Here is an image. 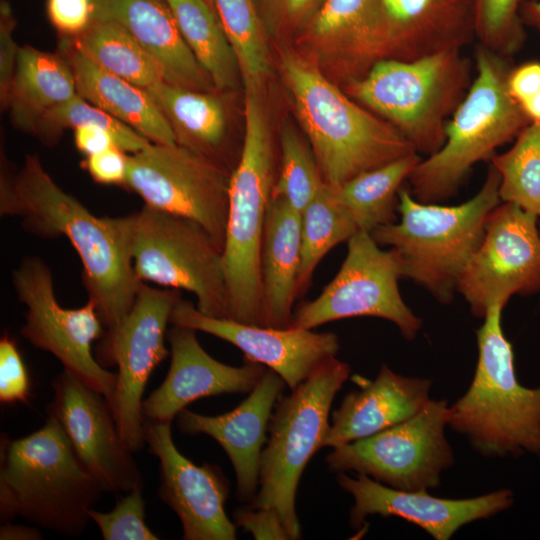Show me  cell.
Segmentation results:
<instances>
[{"instance_id":"6da1fadb","label":"cell","mask_w":540,"mask_h":540,"mask_svg":"<svg viewBox=\"0 0 540 540\" xmlns=\"http://www.w3.org/2000/svg\"><path fill=\"white\" fill-rule=\"evenodd\" d=\"M0 214L22 218L23 228L40 237H66L80 257L83 285L106 333L121 324L142 282L131 257L132 214L95 216L30 154L16 174L2 173Z\"/></svg>"},{"instance_id":"7a4b0ae2","label":"cell","mask_w":540,"mask_h":540,"mask_svg":"<svg viewBox=\"0 0 540 540\" xmlns=\"http://www.w3.org/2000/svg\"><path fill=\"white\" fill-rule=\"evenodd\" d=\"M280 63L328 187L338 188L363 172L416 153L393 125L341 91L309 60L285 48Z\"/></svg>"},{"instance_id":"3957f363","label":"cell","mask_w":540,"mask_h":540,"mask_svg":"<svg viewBox=\"0 0 540 540\" xmlns=\"http://www.w3.org/2000/svg\"><path fill=\"white\" fill-rule=\"evenodd\" d=\"M0 515H20L69 536H79L103 489L78 459L56 418L28 436L1 440Z\"/></svg>"},{"instance_id":"277c9868","label":"cell","mask_w":540,"mask_h":540,"mask_svg":"<svg viewBox=\"0 0 540 540\" xmlns=\"http://www.w3.org/2000/svg\"><path fill=\"white\" fill-rule=\"evenodd\" d=\"M475 75L445 126V142L421 159L408 177L410 192L423 203L454 196L472 167L490 160L531 123L508 91L510 58L477 45Z\"/></svg>"},{"instance_id":"5b68a950","label":"cell","mask_w":540,"mask_h":540,"mask_svg":"<svg viewBox=\"0 0 540 540\" xmlns=\"http://www.w3.org/2000/svg\"><path fill=\"white\" fill-rule=\"evenodd\" d=\"M244 86V138L230 177L224 241L227 319L262 326L260 254L277 173L262 85L246 82Z\"/></svg>"},{"instance_id":"8992f818","label":"cell","mask_w":540,"mask_h":540,"mask_svg":"<svg viewBox=\"0 0 540 540\" xmlns=\"http://www.w3.org/2000/svg\"><path fill=\"white\" fill-rule=\"evenodd\" d=\"M500 176L490 164L479 191L467 201L443 206L423 203L407 189L398 194L399 221L375 228L380 246L400 254L403 278L424 288L440 303L452 301L459 277L477 250L489 213L501 202Z\"/></svg>"},{"instance_id":"52a82bcc","label":"cell","mask_w":540,"mask_h":540,"mask_svg":"<svg viewBox=\"0 0 540 540\" xmlns=\"http://www.w3.org/2000/svg\"><path fill=\"white\" fill-rule=\"evenodd\" d=\"M502 311L500 305L490 307L476 331L475 373L465 394L449 407L448 426L484 456L540 454V387L517 380Z\"/></svg>"},{"instance_id":"ba28073f","label":"cell","mask_w":540,"mask_h":540,"mask_svg":"<svg viewBox=\"0 0 540 540\" xmlns=\"http://www.w3.org/2000/svg\"><path fill=\"white\" fill-rule=\"evenodd\" d=\"M472 61L461 49L416 60L381 59L346 93L393 125L417 154L429 156L445 142V126L473 81Z\"/></svg>"},{"instance_id":"9c48e42d","label":"cell","mask_w":540,"mask_h":540,"mask_svg":"<svg viewBox=\"0 0 540 540\" xmlns=\"http://www.w3.org/2000/svg\"><path fill=\"white\" fill-rule=\"evenodd\" d=\"M350 366L335 356L319 365L300 385L280 397L272 412L263 448L259 486L252 508H273L291 540L302 537L295 498L300 477L323 447L333 399L349 378Z\"/></svg>"},{"instance_id":"30bf717a","label":"cell","mask_w":540,"mask_h":540,"mask_svg":"<svg viewBox=\"0 0 540 540\" xmlns=\"http://www.w3.org/2000/svg\"><path fill=\"white\" fill-rule=\"evenodd\" d=\"M136 277L196 297L202 313L227 318L224 248L199 223L148 206L132 213Z\"/></svg>"},{"instance_id":"8fae6325","label":"cell","mask_w":540,"mask_h":540,"mask_svg":"<svg viewBox=\"0 0 540 540\" xmlns=\"http://www.w3.org/2000/svg\"><path fill=\"white\" fill-rule=\"evenodd\" d=\"M449 406L429 400L415 415L374 435L333 448L329 471H355L389 487L417 491L439 486L441 473L454 463L445 437Z\"/></svg>"},{"instance_id":"7c38bea8","label":"cell","mask_w":540,"mask_h":540,"mask_svg":"<svg viewBox=\"0 0 540 540\" xmlns=\"http://www.w3.org/2000/svg\"><path fill=\"white\" fill-rule=\"evenodd\" d=\"M400 254L382 249L370 232L358 231L347 241L346 257L320 295L301 305L289 327L312 330L328 322L377 317L394 323L407 340L416 337L422 319L404 302Z\"/></svg>"},{"instance_id":"4fadbf2b","label":"cell","mask_w":540,"mask_h":540,"mask_svg":"<svg viewBox=\"0 0 540 540\" xmlns=\"http://www.w3.org/2000/svg\"><path fill=\"white\" fill-rule=\"evenodd\" d=\"M180 299L178 289L141 282L130 312L96 347V359L103 367H118L115 390L107 401L132 452L145 444L142 397L151 373L170 353L165 346L166 327Z\"/></svg>"},{"instance_id":"5bb4252c","label":"cell","mask_w":540,"mask_h":540,"mask_svg":"<svg viewBox=\"0 0 540 540\" xmlns=\"http://www.w3.org/2000/svg\"><path fill=\"white\" fill-rule=\"evenodd\" d=\"M231 171L179 144L151 143L128 157L124 185L145 205L202 225L224 248Z\"/></svg>"},{"instance_id":"9a60e30c","label":"cell","mask_w":540,"mask_h":540,"mask_svg":"<svg viewBox=\"0 0 540 540\" xmlns=\"http://www.w3.org/2000/svg\"><path fill=\"white\" fill-rule=\"evenodd\" d=\"M12 282L27 309L22 336L109 400L117 373L105 369L92 354V343L106 333L95 303L88 299L80 308H63L55 296L52 272L39 257L22 259L12 272Z\"/></svg>"},{"instance_id":"2e32d148","label":"cell","mask_w":540,"mask_h":540,"mask_svg":"<svg viewBox=\"0 0 540 540\" xmlns=\"http://www.w3.org/2000/svg\"><path fill=\"white\" fill-rule=\"evenodd\" d=\"M540 218L508 202L488 215L483 238L456 291L471 313L484 318L495 305L504 308L514 295L540 292Z\"/></svg>"},{"instance_id":"e0dca14e","label":"cell","mask_w":540,"mask_h":540,"mask_svg":"<svg viewBox=\"0 0 540 540\" xmlns=\"http://www.w3.org/2000/svg\"><path fill=\"white\" fill-rule=\"evenodd\" d=\"M48 416L57 419L85 469L103 491L143 487L142 473L124 442L104 395L64 369L51 384Z\"/></svg>"},{"instance_id":"ac0fdd59","label":"cell","mask_w":540,"mask_h":540,"mask_svg":"<svg viewBox=\"0 0 540 540\" xmlns=\"http://www.w3.org/2000/svg\"><path fill=\"white\" fill-rule=\"evenodd\" d=\"M145 443L160 462L158 495L178 516L184 540H234L237 526L225 502L229 482L220 467L198 466L174 444L171 422L145 420Z\"/></svg>"},{"instance_id":"d6986e66","label":"cell","mask_w":540,"mask_h":540,"mask_svg":"<svg viewBox=\"0 0 540 540\" xmlns=\"http://www.w3.org/2000/svg\"><path fill=\"white\" fill-rule=\"evenodd\" d=\"M170 323L231 343L243 352L247 361L278 373L290 390L300 385L324 361L336 356L340 348L338 337L332 332L274 328L215 318L182 298L172 311Z\"/></svg>"},{"instance_id":"ffe728a7","label":"cell","mask_w":540,"mask_h":540,"mask_svg":"<svg viewBox=\"0 0 540 540\" xmlns=\"http://www.w3.org/2000/svg\"><path fill=\"white\" fill-rule=\"evenodd\" d=\"M337 482L353 496L350 511L353 529L360 530L370 515L396 516L419 526L435 540H449L462 526L490 518L513 504L509 489L473 498L446 499L430 495L428 490L395 489L364 474L352 478L339 473Z\"/></svg>"},{"instance_id":"44dd1931","label":"cell","mask_w":540,"mask_h":540,"mask_svg":"<svg viewBox=\"0 0 540 540\" xmlns=\"http://www.w3.org/2000/svg\"><path fill=\"white\" fill-rule=\"evenodd\" d=\"M170 367L162 384L143 401L144 420L172 422L198 399L230 393H250L266 372L262 364L247 361L240 367L211 357L200 345L196 331L174 326L166 334Z\"/></svg>"},{"instance_id":"7402d4cb","label":"cell","mask_w":540,"mask_h":540,"mask_svg":"<svg viewBox=\"0 0 540 540\" xmlns=\"http://www.w3.org/2000/svg\"><path fill=\"white\" fill-rule=\"evenodd\" d=\"M286 383L267 368L248 397L230 412L209 416L183 409L177 415V427L186 434L212 437L228 455L236 476V498L249 501L259 486L263 445L275 404Z\"/></svg>"},{"instance_id":"603a6c76","label":"cell","mask_w":540,"mask_h":540,"mask_svg":"<svg viewBox=\"0 0 540 540\" xmlns=\"http://www.w3.org/2000/svg\"><path fill=\"white\" fill-rule=\"evenodd\" d=\"M301 34L347 82L360 78L384 58L379 0H324Z\"/></svg>"},{"instance_id":"cb8c5ba5","label":"cell","mask_w":540,"mask_h":540,"mask_svg":"<svg viewBox=\"0 0 540 540\" xmlns=\"http://www.w3.org/2000/svg\"><path fill=\"white\" fill-rule=\"evenodd\" d=\"M383 59L410 61L461 49L474 35L473 0H379Z\"/></svg>"},{"instance_id":"d4e9b609","label":"cell","mask_w":540,"mask_h":540,"mask_svg":"<svg viewBox=\"0 0 540 540\" xmlns=\"http://www.w3.org/2000/svg\"><path fill=\"white\" fill-rule=\"evenodd\" d=\"M431 381L395 373L383 364L377 377L348 393L332 413L323 447L374 435L418 413L430 400Z\"/></svg>"},{"instance_id":"484cf974","label":"cell","mask_w":540,"mask_h":540,"mask_svg":"<svg viewBox=\"0 0 540 540\" xmlns=\"http://www.w3.org/2000/svg\"><path fill=\"white\" fill-rule=\"evenodd\" d=\"M102 19L123 25L158 65L165 82L204 92L213 86L166 0H101L94 20Z\"/></svg>"},{"instance_id":"4316f807","label":"cell","mask_w":540,"mask_h":540,"mask_svg":"<svg viewBox=\"0 0 540 540\" xmlns=\"http://www.w3.org/2000/svg\"><path fill=\"white\" fill-rule=\"evenodd\" d=\"M301 213L271 197L260 254L262 325L289 327L301 266Z\"/></svg>"},{"instance_id":"83f0119b","label":"cell","mask_w":540,"mask_h":540,"mask_svg":"<svg viewBox=\"0 0 540 540\" xmlns=\"http://www.w3.org/2000/svg\"><path fill=\"white\" fill-rule=\"evenodd\" d=\"M62 50L72 69L79 96L152 143L177 144L169 121L145 88L97 66L71 40L62 42Z\"/></svg>"},{"instance_id":"f1b7e54d","label":"cell","mask_w":540,"mask_h":540,"mask_svg":"<svg viewBox=\"0 0 540 540\" xmlns=\"http://www.w3.org/2000/svg\"><path fill=\"white\" fill-rule=\"evenodd\" d=\"M77 94L72 69L57 54L19 47L8 107L14 125L35 132L52 109Z\"/></svg>"},{"instance_id":"f546056e","label":"cell","mask_w":540,"mask_h":540,"mask_svg":"<svg viewBox=\"0 0 540 540\" xmlns=\"http://www.w3.org/2000/svg\"><path fill=\"white\" fill-rule=\"evenodd\" d=\"M145 89L169 121L177 144L221 165L218 154L226 134V113L221 99L209 92L165 81Z\"/></svg>"},{"instance_id":"4dcf8cb0","label":"cell","mask_w":540,"mask_h":540,"mask_svg":"<svg viewBox=\"0 0 540 540\" xmlns=\"http://www.w3.org/2000/svg\"><path fill=\"white\" fill-rule=\"evenodd\" d=\"M182 36L218 90L233 89L241 77L234 49L215 10L204 0H166Z\"/></svg>"},{"instance_id":"1f68e13d","label":"cell","mask_w":540,"mask_h":540,"mask_svg":"<svg viewBox=\"0 0 540 540\" xmlns=\"http://www.w3.org/2000/svg\"><path fill=\"white\" fill-rule=\"evenodd\" d=\"M421 160L413 153L363 172L338 188L335 198L351 213L360 231L393 223L398 213V194L404 181Z\"/></svg>"},{"instance_id":"d6a6232c","label":"cell","mask_w":540,"mask_h":540,"mask_svg":"<svg viewBox=\"0 0 540 540\" xmlns=\"http://www.w3.org/2000/svg\"><path fill=\"white\" fill-rule=\"evenodd\" d=\"M71 42L97 66L139 87L164 81L152 57L117 21L93 20Z\"/></svg>"},{"instance_id":"836d02e7","label":"cell","mask_w":540,"mask_h":540,"mask_svg":"<svg viewBox=\"0 0 540 540\" xmlns=\"http://www.w3.org/2000/svg\"><path fill=\"white\" fill-rule=\"evenodd\" d=\"M359 227L351 213L323 184L313 201L301 212V266L297 296L308 289L313 272L322 258L337 244L348 241Z\"/></svg>"},{"instance_id":"e575fe53","label":"cell","mask_w":540,"mask_h":540,"mask_svg":"<svg viewBox=\"0 0 540 540\" xmlns=\"http://www.w3.org/2000/svg\"><path fill=\"white\" fill-rule=\"evenodd\" d=\"M490 164L500 176L501 202L513 203L540 218V123H529Z\"/></svg>"},{"instance_id":"d590c367","label":"cell","mask_w":540,"mask_h":540,"mask_svg":"<svg viewBox=\"0 0 540 540\" xmlns=\"http://www.w3.org/2000/svg\"><path fill=\"white\" fill-rule=\"evenodd\" d=\"M236 54L243 82L263 84L270 71L267 31L255 0H213Z\"/></svg>"},{"instance_id":"8d00e7d4","label":"cell","mask_w":540,"mask_h":540,"mask_svg":"<svg viewBox=\"0 0 540 540\" xmlns=\"http://www.w3.org/2000/svg\"><path fill=\"white\" fill-rule=\"evenodd\" d=\"M323 184L309 143L293 127L284 126L280 134V164L271 197L285 200L301 213Z\"/></svg>"},{"instance_id":"74e56055","label":"cell","mask_w":540,"mask_h":540,"mask_svg":"<svg viewBox=\"0 0 540 540\" xmlns=\"http://www.w3.org/2000/svg\"><path fill=\"white\" fill-rule=\"evenodd\" d=\"M95 124L107 130L115 145L126 153H136L152 142L102 109L76 94L68 101L49 111L39 122L35 134L52 144L66 128Z\"/></svg>"},{"instance_id":"f35d334b","label":"cell","mask_w":540,"mask_h":540,"mask_svg":"<svg viewBox=\"0 0 540 540\" xmlns=\"http://www.w3.org/2000/svg\"><path fill=\"white\" fill-rule=\"evenodd\" d=\"M530 0H473L474 35L478 44L510 58L524 44L526 33L520 16Z\"/></svg>"},{"instance_id":"ab89813d","label":"cell","mask_w":540,"mask_h":540,"mask_svg":"<svg viewBox=\"0 0 540 540\" xmlns=\"http://www.w3.org/2000/svg\"><path fill=\"white\" fill-rule=\"evenodd\" d=\"M90 519L105 540H157L145 523V500L142 488H136L119 498L109 512L89 510Z\"/></svg>"},{"instance_id":"60d3db41","label":"cell","mask_w":540,"mask_h":540,"mask_svg":"<svg viewBox=\"0 0 540 540\" xmlns=\"http://www.w3.org/2000/svg\"><path fill=\"white\" fill-rule=\"evenodd\" d=\"M267 33L302 32L324 0H255Z\"/></svg>"},{"instance_id":"b9f144b4","label":"cell","mask_w":540,"mask_h":540,"mask_svg":"<svg viewBox=\"0 0 540 540\" xmlns=\"http://www.w3.org/2000/svg\"><path fill=\"white\" fill-rule=\"evenodd\" d=\"M30 391L29 374L16 341L3 335L0 340V402L26 403Z\"/></svg>"},{"instance_id":"7bdbcfd3","label":"cell","mask_w":540,"mask_h":540,"mask_svg":"<svg viewBox=\"0 0 540 540\" xmlns=\"http://www.w3.org/2000/svg\"><path fill=\"white\" fill-rule=\"evenodd\" d=\"M233 522L256 540H291L279 513L273 508L241 507L234 511Z\"/></svg>"},{"instance_id":"ee69618b","label":"cell","mask_w":540,"mask_h":540,"mask_svg":"<svg viewBox=\"0 0 540 540\" xmlns=\"http://www.w3.org/2000/svg\"><path fill=\"white\" fill-rule=\"evenodd\" d=\"M47 13L59 31L68 35H79L94 20L93 0H48Z\"/></svg>"},{"instance_id":"f6af8a7d","label":"cell","mask_w":540,"mask_h":540,"mask_svg":"<svg viewBox=\"0 0 540 540\" xmlns=\"http://www.w3.org/2000/svg\"><path fill=\"white\" fill-rule=\"evenodd\" d=\"M14 24L9 4L2 1L0 5V99L4 108H8L19 50L13 38Z\"/></svg>"},{"instance_id":"bcb514c9","label":"cell","mask_w":540,"mask_h":540,"mask_svg":"<svg viewBox=\"0 0 540 540\" xmlns=\"http://www.w3.org/2000/svg\"><path fill=\"white\" fill-rule=\"evenodd\" d=\"M128 157L126 152L113 146L86 157L85 167L98 183L124 185L128 171Z\"/></svg>"},{"instance_id":"7dc6e473","label":"cell","mask_w":540,"mask_h":540,"mask_svg":"<svg viewBox=\"0 0 540 540\" xmlns=\"http://www.w3.org/2000/svg\"><path fill=\"white\" fill-rule=\"evenodd\" d=\"M508 91L520 105L540 91V62L529 61L513 67L507 80Z\"/></svg>"},{"instance_id":"c3c4849f","label":"cell","mask_w":540,"mask_h":540,"mask_svg":"<svg viewBox=\"0 0 540 540\" xmlns=\"http://www.w3.org/2000/svg\"><path fill=\"white\" fill-rule=\"evenodd\" d=\"M77 149L86 157L116 146L111 134L95 124H84L74 128Z\"/></svg>"},{"instance_id":"681fc988","label":"cell","mask_w":540,"mask_h":540,"mask_svg":"<svg viewBox=\"0 0 540 540\" xmlns=\"http://www.w3.org/2000/svg\"><path fill=\"white\" fill-rule=\"evenodd\" d=\"M42 535L38 528L6 522L0 528L1 540H38Z\"/></svg>"},{"instance_id":"f907efd6","label":"cell","mask_w":540,"mask_h":540,"mask_svg":"<svg viewBox=\"0 0 540 540\" xmlns=\"http://www.w3.org/2000/svg\"><path fill=\"white\" fill-rule=\"evenodd\" d=\"M520 16L524 25L540 31V0H530L520 9Z\"/></svg>"},{"instance_id":"816d5d0a","label":"cell","mask_w":540,"mask_h":540,"mask_svg":"<svg viewBox=\"0 0 540 540\" xmlns=\"http://www.w3.org/2000/svg\"><path fill=\"white\" fill-rule=\"evenodd\" d=\"M531 123H540V91L520 104Z\"/></svg>"},{"instance_id":"f5cc1de1","label":"cell","mask_w":540,"mask_h":540,"mask_svg":"<svg viewBox=\"0 0 540 540\" xmlns=\"http://www.w3.org/2000/svg\"><path fill=\"white\" fill-rule=\"evenodd\" d=\"M204 1H206L214 9L213 0H204Z\"/></svg>"},{"instance_id":"db71d44e","label":"cell","mask_w":540,"mask_h":540,"mask_svg":"<svg viewBox=\"0 0 540 540\" xmlns=\"http://www.w3.org/2000/svg\"><path fill=\"white\" fill-rule=\"evenodd\" d=\"M100 1H101V0H93L94 5H95V9H96V7L98 6V4L100 3Z\"/></svg>"},{"instance_id":"11a10c76","label":"cell","mask_w":540,"mask_h":540,"mask_svg":"<svg viewBox=\"0 0 540 540\" xmlns=\"http://www.w3.org/2000/svg\"><path fill=\"white\" fill-rule=\"evenodd\" d=\"M539 224H540V222H539Z\"/></svg>"}]
</instances>
